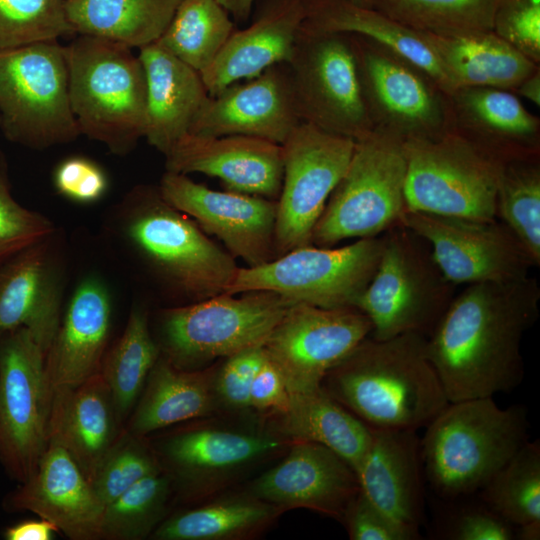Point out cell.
<instances>
[{
	"mask_svg": "<svg viewBox=\"0 0 540 540\" xmlns=\"http://www.w3.org/2000/svg\"><path fill=\"white\" fill-rule=\"evenodd\" d=\"M533 277L469 284L427 337V353L449 402L493 397L522 382L521 342L539 315Z\"/></svg>",
	"mask_w": 540,
	"mask_h": 540,
	"instance_id": "obj_1",
	"label": "cell"
},
{
	"mask_svg": "<svg viewBox=\"0 0 540 540\" xmlns=\"http://www.w3.org/2000/svg\"><path fill=\"white\" fill-rule=\"evenodd\" d=\"M321 387L372 429L426 427L449 403L427 353V337L370 335L325 375Z\"/></svg>",
	"mask_w": 540,
	"mask_h": 540,
	"instance_id": "obj_2",
	"label": "cell"
},
{
	"mask_svg": "<svg viewBox=\"0 0 540 540\" xmlns=\"http://www.w3.org/2000/svg\"><path fill=\"white\" fill-rule=\"evenodd\" d=\"M425 428L420 454L428 482L457 498L479 491L528 441L529 422L524 407L482 397L449 402Z\"/></svg>",
	"mask_w": 540,
	"mask_h": 540,
	"instance_id": "obj_3",
	"label": "cell"
},
{
	"mask_svg": "<svg viewBox=\"0 0 540 540\" xmlns=\"http://www.w3.org/2000/svg\"><path fill=\"white\" fill-rule=\"evenodd\" d=\"M132 48L78 35L65 46L69 97L80 133L124 155L144 137L146 80Z\"/></svg>",
	"mask_w": 540,
	"mask_h": 540,
	"instance_id": "obj_4",
	"label": "cell"
},
{
	"mask_svg": "<svg viewBox=\"0 0 540 540\" xmlns=\"http://www.w3.org/2000/svg\"><path fill=\"white\" fill-rule=\"evenodd\" d=\"M121 232L149 268L196 301L225 293L238 266L190 217L156 190L136 188L124 200Z\"/></svg>",
	"mask_w": 540,
	"mask_h": 540,
	"instance_id": "obj_5",
	"label": "cell"
},
{
	"mask_svg": "<svg viewBox=\"0 0 540 540\" xmlns=\"http://www.w3.org/2000/svg\"><path fill=\"white\" fill-rule=\"evenodd\" d=\"M382 236L376 272L355 307L370 320L374 339L405 333L428 337L450 305L455 285L443 275L428 243L402 223Z\"/></svg>",
	"mask_w": 540,
	"mask_h": 540,
	"instance_id": "obj_6",
	"label": "cell"
},
{
	"mask_svg": "<svg viewBox=\"0 0 540 540\" xmlns=\"http://www.w3.org/2000/svg\"><path fill=\"white\" fill-rule=\"evenodd\" d=\"M403 141L374 129L355 141L346 172L332 191L311 244L332 247L349 238L383 234L406 211Z\"/></svg>",
	"mask_w": 540,
	"mask_h": 540,
	"instance_id": "obj_7",
	"label": "cell"
},
{
	"mask_svg": "<svg viewBox=\"0 0 540 540\" xmlns=\"http://www.w3.org/2000/svg\"><path fill=\"white\" fill-rule=\"evenodd\" d=\"M382 248V235L338 248L301 246L264 264L239 267L225 293L269 291L291 304L355 307L376 272Z\"/></svg>",
	"mask_w": 540,
	"mask_h": 540,
	"instance_id": "obj_8",
	"label": "cell"
},
{
	"mask_svg": "<svg viewBox=\"0 0 540 540\" xmlns=\"http://www.w3.org/2000/svg\"><path fill=\"white\" fill-rule=\"evenodd\" d=\"M0 124L6 136L35 149L75 140L65 46L42 42L0 51Z\"/></svg>",
	"mask_w": 540,
	"mask_h": 540,
	"instance_id": "obj_9",
	"label": "cell"
},
{
	"mask_svg": "<svg viewBox=\"0 0 540 540\" xmlns=\"http://www.w3.org/2000/svg\"><path fill=\"white\" fill-rule=\"evenodd\" d=\"M406 211L477 220L496 219L502 162L449 131L403 142Z\"/></svg>",
	"mask_w": 540,
	"mask_h": 540,
	"instance_id": "obj_10",
	"label": "cell"
},
{
	"mask_svg": "<svg viewBox=\"0 0 540 540\" xmlns=\"http://www.w3.org/2000/svg\"><path fill=\"white\" fill-rule=\"evenodd\" d=\"M291 305L269 291L221 293L166 310L161 318L165 358L192 370L264 344Z\"/></svg>",
	"mask_w": 540,
	"mask_h": 540,
	"instance_id": "obj_11",
	"label": "cell"
},
{
	"mask_svg": "<svg viewBox=\"0 0 540 540\" xmlns=\"http://www.w3.org/2000/svg\"><path fill=\"white\" fill-rule=\"evenodd\" d=\"M350 35L374 129L403 142L436 139L451 130L450 94L427 72L381 44Z\"/></svg>",
	"mask_w": 540,
	"mask_h": 540,
	"instance_id": "obj_12",
	"label": "cell"
},
{
	"mask_svg": "<svg viewBox=\"0 0 540 540\" xmlns=\"http://www.w3.org/2000/svg\"><path fill=\"white\" fill-rule=\"evenodd\" d=\"M287 65L302 122L354 141L374 130L350 34L301 26Z\"/></svg>",
	"mask_w": 540,
	"mask_h": 540,
	"instance_id": "obj_13",
	"label": "cell"
},
{
	"mask_svg": "<svg viewBox=\"0 0 540 540\" xmlns=\"http://www.w3.org/2000/svg\"><path fill=\"white\" fill-rule=\"evenodd\" d=\"M1 337L0 459L24 482L48 446L54 393L32 333L19 328Z\"/></svg>",
	"mask_w": 540,
	"mask_h": 540,
	"instance_id": "obj_14",
	"label": "cell"
},
{
	"mask_svg": "<svg viewBox=\"0 0 540 540\" xmlns=\"http://www.w3.org/2000/svg\"><path fill=\"white\" fill-rule=\"evenodd\" d=\"M353 139L301 122L281 144L275 254L311 244L313 229L353 154Z\"/></svg>",
	"mask_w": 540,
	"mask_h": 540,
	"instance_id": "obj_15",
	"label": "cell"
},
{
	"mask_svg": "<svg viewBox=\"0 0 540 540\" xmlns=\"http://www.w3.org/2000/svg\"><path fill=\"white\" fill-rule=\"evenodd\" d=\"M400 223L428 243L436 264L455 286L516 281L536 267L520 240L497 219L405 211Z\"/></svg>",
	"mask_w": 540,
	"mask_h": 540,
	"instance_id": "obj_16",
	"label": "cell"
},
{
	"mask_svg": "<svg viewBox=\"0 0 540 540\" xmlns=\"http://www.w3.org/2000/svg\"><path fill=\"white\" fill-rule=\"evenodd\" d=\"M368 317L356 307L291 304L263 344L289 393L321 387L328 371L371 334Z\"/></svg>",
	"mask_w": 540,
	"mask_h": 540,
	"instance_id": "obj_17",
	"label": "cell"
},
{
	"mask_svg": "<svg viewBox=\"0 0 540 540\" xmlns=\"http://www.w3.org/2000/svg\"><path fill=\"white\" fill-rule=\"evenodd\" d=\"M158 191L167 204L220 239L229 253L248 267L275 258L276 200L213 190L170 171L163 174Z\"/></svg>",
	"mask_w": 540,
	"mask_h": 540,
	"instance_id": "obj_18",
	"label": "cell"
},
{
	"mask_svg": "<svg viewBox=\"0 0 540 540\" xmlns=\"http://www.w3.org/2000/svg\"><path fill=\"white\" fill-rule=\"evenodd\" d=\"M279 433L220 425H193L167 435L154 452L163 471L188 493H201L277 452Z\"/></svg>",
	"mask_w": 540,
	"mask_h": 540,
	"instance_id": "obj_19",
	"label": "cell"
},
{
	"mask_svg": "<svg viewBox=\"0 0 540 540\" xmlns=\"http://www.w3.org/2000/svg\"><path fill=\"white\" fill-rule=\"evenodd\" d=\"M287 63L208 96L188 133L239 135L282 144L301 123Z\"/></svg>",
	"mask_w": 540,
	"mask_h": 540,
	"instance_id": "obj_20",
	"label": "cell"
},
{
	"mask_svg": "<svg viewBox=\"0 0 540 540\" xmlns=\"http://www.w3.org/2000/svg\"><path fill=\"white\" fill-rule=\"evenodd\" d=\"M359 492L354 469L330 448L293 441L286 457L257 477L249 493L282 511L306 508L342 520Z\"/></svg>",
	"mask_w": 540,
	"mask_h": 540,
	"instance_id": "obj_21",
	"label": "cell"
},
{
	"mask_svg": "<svg viewBox=\"0 0 540 540\" xmlns=\"http://www.w3.org/2000/svg\"><path fill=\"white\" fill-rule=\"evenodd\" d=\"M164 156L166 171L216 177L227 190L272 200L281 190L282 148L267 140L187 133Z\"/></svg>",
	"mask_w": 540,
	"mask_h": 540,
	"instance_id": "obj_22",
	"label": "cell"
},
{
	"mask_svg": "<svg viewBox=\"0 0 540 540\" xmlns=\"http://www.w3.org/2000/svg\"><path fill=\"white\" fill-rule=\"evenodd\" d=\"M61 304L52 236L0 263V337L26 328L46 354L61 321Z\"/></svg>",
	"mask_w": 540,
	"mask_h": 540,
	"instance_id": "obj_23",
	"label": "cell"
},
{
	"mask_svg": "<svg viewBox=\"0 0 540 540\" xmlns=\"http://www.w3.org/2000/svg\"><path fill=\"white\" fill-rule=\"evenodd\" d=\"M22 483L12 497L14 507L51 522L69 539H100L105 506L55 439H49L36 470Z\"/></svg>",
	"mask_w": 540,
	"mask_h": 540,
	"instance_id": "obj_24",
	"label": "cell"
},
{
	"mask_svg": "<svg viewBox=\"0 0 540 540\" xmlns=\"http://www.w3.org/2000/svg\"><path fill=\"white\" fill-rule=\"evenodd\" d=\"M449 98L450 131L500 162L540 156V119L514 92L461 87Z\"/></svg>",
	"mask_w": 540,
	"mask_h": 540,
	"instance_id": "obj_25",
	"label": "cell"
},
{
	"mask_svg": "<svg viewBox=\"0 0 540 540\" xmlns=\"http://www.w3.org/2000/svg\"><path fill=\"white\" fill-rule=\"evenodd\" d=\"M111 314L105 284L95 277L83 279L74 290L45 354L53 393L73 389L100 371Z\"/></svg>",
	"mask_w": 540,
	"mask_h": 540,
	"instance_id": "obj_26",
	"label": "cell"
},
{
	"mask_svg": "<svg viewBox=\"0 0 540 540\" xmlns=\"http://www.w3.org/2000/svg\"><path fill=\"white\" fill-rule=\"evenodd\" d=\"M305 19V0H266L252 23L232 32L200 75L210 96L288 63Z\"/></svg>",
	"mask_w": 540,
	"mask_h": 540,
	"instance_id": "obj_27",
	"label": "cell"
},
{
	"mask_svg": "<svg viewBox=\"0 0 540 540\" xmlns=\"http://www.w3.org/2000/svg\"><path fill=\"white\" fill-rule=\"evenodd\" d=\"M421 464L416 431L373 429L369 448L355 471L359 491L389 517L419 528Z\"/></svg>",
	"mask_w": 540,
	"mask_h": 540,
	"instance_id": "obj_28",
	"label": "cell"
},
{
	"mask_svg": "<svg viewBox=\"0 0 540 540\" xmlns=\"http://www.w3.org/2000/svg\"><path fill=\"white\" fill-rule=\"evenodd\" d=\"M138 57L146 80L144 138L165 155L189 132L209 94L200 73L157 41L140 48Z\"/></svg>",
	"mask_w": 540,
	"mask_h": 540,
	"instance_id": "obj_29",
	"label": "cell"
},
{
	"mask_svg": "<svg viewBox=\"0 0 540 540\" xmlns=\"http://www.w3.org/2000/svg\"><path fill=\"white\" fill-rule=\"evenodd\" d=\"M123 430L100 371L73 389L54 393L50 438L62 445L89 482Z\"/></svg>",
	"mask_w": 540,
	"mask_h": 540,
	"instance_id": "obj_30",
	"label": "cell"
},
{
	"mask_svg": "<svg viewBox=\"0 0 540 540\" xmlns=\"http://www.w3.org/2000/svg\"><path fill=\"white\" fill-rule=\"evenodd\" d=\"M422 35L454 90L488 87L514 92L540 68L492 30L452 36Z\"/></svg>",
	"mask_w": 540,
	"mask_h": 540,
	"instance_id": "obj_31",
	"label": "cell"
},
{
	"mask_svg": "<svg viewBox=\"0 0 540 540\" xmlns=\"http://www.w3.org/2000/svg\"><path fill=\"white\" fill-rule=\"evenodd\" d=\"M215 375L211 370L181 369L159 357L125 429L145 437L174 424L210 415L219 404Z\"/></svg>",
	"mask_w": 540,
	"mask_h": 540,
	"instance_id": "obj_32",
	"label": "cell"
},
{
	"mask_svg": "<svg viewBox=\"0 0 540 540\" xmlns=\"http://www.w3.org/2000/svg\"><path fill=\"white\" fill-rule=\"evenodd\" d=\"M302 27L366 37L420 67L448 94L454 90L422 33L373 8L358 6L348 0H305Z\"/></svg>",
	"mask_w": 540,
	"mask_h": 540,
	"instance_id": "obj_33",
	"label": "cell"
},
{
	"mask_svg": "<svg viewBox=\"0 0 540 540\" xmlns=\"http://www.w3.org/2000/svg\"><path fill=\"white\" fill-rule=\"evenodd\" d=\"M278 418L280 435L324 445L346 460L354 471L372 440L373 429L322 387L290 393L289 406Z\"/></svg>",
	"mask_w": 540,
	"mask_h": 540,
	"instance_id": "obj_34",
	"label": "cell"
},
{
	"mask_svg": "<svg viewBox=\"0 0 540 540\" xmlns=\"http://www.w3.org/2000/svg\"><path fill=\"white\" fill-rule=\"evenodd\" d=\"M183 0H65L73 33L130 48L156 42Z\"/></svg>",
	"mask_w": 540,
	"mask_h": 540,
	"instance_id": "obj_35",
	"label": "cell"
},
{
	"mask_svg": "<svg viewBox=\"0 0 540 540\" xmlns=\"http://www.w3.org/2000/svg\"><path fill=\"white\" fill-rule=\"evenodd\" d=\"M283 512L252 494L230 496L179 512L151 534L158 540H233L253 536Z\"/></svg>",
	"mask_w": 540,
	"mask_h": 540,
	"instance_id": "obj_36",
	"label": "cell"
},
{
	"mask_svg": "<svg viewBox=\"0 0 540 540\" xmlns=\"http://www.w3.org/2000/svg\"><path fill=\"white\" fill-rule=\"evenodd\" d=\"M159 357L160 350L150 333L146 313L133 308L124 331L105 353L100 368L122 424L131 414Z\"/></svg>",
	"mask_w": 540,
	"mask_h": 540,
	"instance_id": "obj_37",
	"label": "cell"
},
{
	"mask_svg": "<svg viewBox=\"0 0 540 540\" xmlns=\"http://www.w3.org/2000/svg\"><path fill=\"white\" fill-rule=\"evenodd\" d=\"M233 31L229 13L217 0H183L157 42L200 73L216 59Z\"/></svg>",
	"mask_w": 540,
	"mask_h": 540,
	"instance_id": "obj_38",
	"label": "cell"
},
{
	"mask_svg": "<svg viewBox=\"0 0 540 540\" xmlns=\"http://www.w3.org/2000/svg\"><path fill=\"white\" fill-rule=\"evenodd\" d=\"M496 215L540 265V156L502 162Z\"/></svg>",
	"mask_w": 540,
	"mask_h": 540,
	"instance_id": "obj_39",
	"label": "cell"
},
{
	"mask_svg": "<svg viewBox=\"0 0 540 540\" xmlns=\"http://www.w3.org/2000/svg\"><path fill=\"white\" fill-rule=\"evenodd\" d=\"M479 491L482 503L514 527L540 521L539 441H527Z\"/></svg>",
	"mask_w": 540,
	"mask_h": 540,
	"instance_id": "obj_40",
	"label": "cell"
},
{
	"mask_svg": "<svg viewBox=\"0 0 540 540\" xmlns=\"http://www.w3.org/2000/svg\"><path fill=\"white\" fill-rule=\"evenodd\" d=\"M497 0H373V9L403 26L439 36L492 30Z\"/></svg>",
	"mask_w": 540,
	"mask_h": 540,
	"instance_id": "obj_41",
	"label": "cell"
},
{
	"mask_svg": "<svg viewBox=\"0 0 540 540\" xmlns=\"http://www.w3.org/2000/svg\"><path fill=\"white\" fill-rule=\"evenodd\" d=\"M172 481L164 472L148 476L105 506L100 539L141 540L164 520Z\"/></svg>",
	"mask_w": 540,
	"mask_h": 540,
	"instance_id": "obj_42",
	"label": "cell"
},
{
	"mask_svg": "<svg viewBox=\"0 0 540 540\" xmlns=\"http://www.w3.org/2000/svg\"><path fill=\"white\" fill-rule=\"evenodd\" d=\"M73 33L65 0H0V51Z\"/></svg>",
	"mask_w": 540,
	"mask_h": 540,
	"instance_id": "obj_43",
	"label": "cell"
},
{
	"mask_svg": "<svg viewBox=\"0 0 540 540\" xmlns=\"http://www.w3.org/2000/svg\"><path fill=\"white\" fill-rule=\"evenodd\" d=\"M125 428L97 466L90 484L106 506L142 479L163 468L152 448Z\"/></svg>",
	"mask_w": 540,
	"mask_h": 540,
	"instance_id": "obj_44",
	"label": "cell"
},
{
	"mask_svg": "<svg viewBox=\"0 0 540 540\" xmlns=\"http://www.w3.org/2000/svg\"><path fill=\"white\" fill-rule=\"evenodd\" d=\"M54 233L44 215L21 206L11 195L0 171V263Z\"/></svg>",
	"mask_w": 540,
	"mask_h": 540,
	"instance_id": "obj_45",
	"label": "cell"
},
{
	"mask_svg": "<svg viewBox=\"0 0 540 540\" xmlns=\"http://www.w3.org/2000/svg\"><path fill=\"white\" fill-rule=\"evenodd\" d=\"M492 31L540 65V0H497Z\"/></svg>",
	"mask_w": 540,
	"mask_h": 540,
	"instance_id": "obj_46",
	"label": "cell"
},
{
	"mask_svg": "<svg viewBox=\"0 0 540 540\" xmlns=\"http://www.w3.org/2000/svg\"><path fill=\"white\" fill-rule=\"evenodd\" d=\"M265 357L263 345L227 357L215 375L218 403L235 411L250 409V387Z\"/></svg>",
	"mask_w": 540,
	"mask_h": 540,
	"instance_id": "obj_47",
	"label": "cell"
},
{
	"mask_svg": "<svg viewBox=\"0 0 540 540\" xmlns=\"http://www.w3.org/2000/svg\"><path fill=\"white\" fill-rule=\"evenodd\" d=\"M344 520L352 540H416L417 527L400 523L375 507L359 491L347 507Z\"/></svg>",
	"mask_w": 540,
	"mask_h": 540,
	"instance_id": "obj_48",
	"label": "cell"
},
{
	"mask_svg": "<svg viewBox=\"0 0 540 540\" xmlns=\"http://www.w3.org/2000/svg\"><path fill=\"white\" fill-rule=\"evenodd\" d=\"M53 185L61 196L76 203L90 204L105 195L108 178L95 161L84 156H71L56 166Z\"/></svg>",
	"mask_w": 540,
	"mask_h": 540,
	"instance_id": "obj_49",
	"label": "cell"
},
{
	"mask_svg": "<svg viewBox=\"0 0 540 540\" xmlns=\"http://www.w3.org/2000/svg\"><path fill=\"white\" fill-rule=\"evenodd\" d=\"M445 535L452 540H512L515 528L483 504L453 515Z\"/></svg>",
	"mask_w": 540,
	"mask_h": 540,
	"instance_id": "obj_50",
	"label": "cell"
},
{
	"mask_svg": "<svg viewBox=\"0 0 540 540\" xmlns=\"http://www.w3.org/2000/svg\"><path fill=\"white\" fill-rule=\"evenodd\" d=\"M249 400L250 408L276 415L285 412L289 406L290 393L285 380L267 356L254 376Z\"/></svg>",
	"mask_w": 540,
	"mask_h": 540,
	"instance_id": "obj_51",
	"label": "cell"
},
{
	"mask_svg": "<svg viewBox=\"0 0 540 540\" xmlns=\"http://www.w3.org/2000/svg\"><path fill=\"white\" fill-rule=\"evenodd\" d=\"M57 531L55 525L40 518L9 527L5 532V538L8 540H52Z\"/></svg>",
	"mask_w": 540,
	"mask_h": 540,
	"instance_id": "obj_52",
	"label": "cell"
},
{
	"mask_svg": "<svg viewBox=\"0 0 540 540\" xmlns=\"http://www.w3.org/2000/svg\"><path fill=\"white\" fill-rule=\"evenodd\" d=\"M514 93L519 95L535 106H540V68L526 77L519 86L515 89Z\"/></svg>",
	"mask_w": 540,
	"mask_h": 540,
	"instance_id": "obj_53",
	"label": "cell"
},
{
	"mask_svg": "<svg viewBox=\"0 0 540 540\" xmlns=\"http://www.w3.org/2000/svg\"><path fill=\"white\" fill-rule=\"evenodd\" d=\"M255 0H217L235 20L243 22L250 16Z\"/></svg>",
	"mask_w": 540,
	"mask_h": 540,
	"instance_id": "obj_54",
	"label": "cell"
},
{
	"mask_svg": "<svg viewBox=\"0 0 540 540\" xmlns=\"http://www.w3.org/2000/svg\"><path fill=\"white\" fill-rule=\"evenodd\" d=\"M540 538V521H531L516 526L515 539L520 540H539Z\"/></svg>",
	"mask_w": 540,
	"mask_h": 540,
	"instance_id": "obj_55",
	"label": "cell"
},
{
	"mask_svg": "<svg viewBox=\"0 0 540 540\" xmlns=\"http://www.w3.org/2000/svg\"><path fill=\"white\" fill-rule=\"evenodd\" d=\"M352 2L353 4H356L358 6L366 7V8H372L373 7V0H348Z\"/></svg>",
	"mask_w": 540,
	"mask_h": 540,
	"instance_id": "obj_56",
	"label": "cell"
}]
</instances>
